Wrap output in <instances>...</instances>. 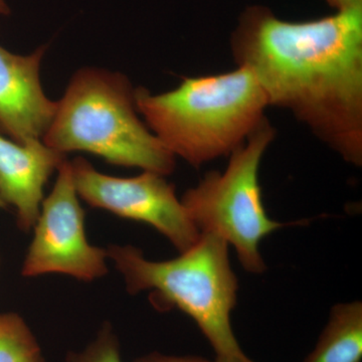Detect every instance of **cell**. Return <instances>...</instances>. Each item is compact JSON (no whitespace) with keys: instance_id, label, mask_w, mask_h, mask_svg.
<instances>
[{"instance_id":"obj_6","label":"cell","mask_w":362,"mask_h":362,"mask_svg":"<svg viewBox=\"0 0 362 362\" xmlns=\"http://www.w3.org/2000/svg\"><path fill=\"white\" fill-rule=\"evenodd\" d=\"M52 194L42 201L35 235L23 262L25 277L59 273L90 282L108 273L107 250L92 246L71 162L61 164Z\"/></svg>"},{"instance_id":"obj_1","label":"cell","mask_w":362,"mask_h":362,"mask_svg":"<svg viewBox=\"0 0 362 362\" xmlns=\"http://www.w3.org/2000/svg\"><path fill=\"white\" fill-rule=\"evenodd\" d=\"M230 49L269 106L289 111L343 160L361 165L362 6L301 23L247 7Z\"/></svg>"},{"instance_id":"obj_3","label":"cell","mask_w":362,"mask_h":362,"mask_svg":"<svg viewBox=\"0 0 362 362\" xmlns=\"http://www.w3.org/2000/svg\"><path fill=\"white\" fill-rule=\"evenodd\" d=\"M135 90L119 73L86 68L71 78L42 141L59 153L83 151L116 165L168 175L175 156L137 116Z\"/></svg>"},{"instance_id":"obj_14","label":"cell","mask_w":362,"mask_h":362,"mask_svg":"<svg viewBox=\"0 0 362 362\" xmlns=\"http://www.w3.org/2000/svg\"><path fill=\"white\" fill-rule=\"evenodd\" d=\"M330 6L337 11H347L354 7L362 6V0H326Z\"/></svg>"},{"instance_id":"obj_11","label":"cell","mask_w":362,"mask_h":362,"mask_svg":"<svg viewBox=\"0 0 362 362\" xmlns=\"http://www.w3.org/2000/svg\"><path fill=\"white\" fill-rule=\"evenodd\" d=\"M0 362H45L37 338L18 314H0Z\"/></svg>"},{"instance_id":"obj_5","label":"cell","mask_w":362,"mask_h":362,"mask_svg":"<svg viewBox=\"0 0 362 362\" xmlns=\"http://www.w3.org/2000/svg\"><path fill=\"white\" fill-rule=\"evenodd\" d=\"M275 135L266 117L230 154L223 173H207L181 199L199 233L218 235L233 245L243 267L252 274L266 270L259 243L285 226L269 218L259 183V164Z\"/></svg>"},{"instance_id":"obj_12","label":"cell","mask_w":362,"mask_h":362,"mask_svg":"<svg viewBox=\"0 0 362 362\" xmlns=\"http://www.w3.org/2000/svg\"><path fill=\"white\" fill-rule=\"evenodd\" d=\"M66 362H122L120 345L111 326L105 324L83 351L69 354Z\"/></svg>"},{"instance_id":"obj_15","label":"cell","mask_w":362,"mask_h":362,"mask_svg":"<svg viewBox=\"0 0 362 362\" xmlns=\"http://www.w3.org/2000/svg\"><path fill=\"white\" fill-rule=\"evenodd\" d=\"M11 13V9L7 6L6 0H0V14L2 16H8Z\"/></svg>"},{"instance_id":"obj_8","label":"cell","mask_w":362,"mask_h":362,"mask_svg":"<svg viewBox=\"0 0 362 362\" xmlns=\"http://www.w3.org/2000/svg\"><path fill=\"white\" fill-rule=\"evenodd\" d=\"M45 51L18 56L0 47V132L20 144L42 140L56 113L40 85Z\"/></svg>"},{"instance_id":"obj_10","label":"cell","mask_w":362,"mask_h":362,"mask_svg":"<svg viewBox=\"0 0 362 362\" xmlns=\"http://www.w3.org/2000/svg\"><path fill=\"white\" fill-rule=\"evenodd\" d=\"M362 304H338L331 310L315 349L304 362H361Z\"/></svg>"},{"instance_id":"obj_7","label":"cell","mask_w":362,"mask_h":362,"mask_svg":"<svg viewBox=\"0 0 362 362\" xmlns=\"http://www.w3.org/2000/svg\"><path fill=\"white\" fill-rule=\"evenodd\" d=\"M78 197L90 206L153 226L180 252L197 244L201 233L177 199L175 185L152 171L131 178L99 173L82 157L71 162Z\"/></svg>"},{"instance_id":"obj_17","label":"cell","mask_w":362,"mask_h":362,"mask_svg":"<svg viewBox=\"0 0 362 362\" xmlns=\"http://www.w3.org/2000/svg\"><path fill=\"white\" fill-rule=\"evenodd\" d=\"M7 206L6 204H4V202L1 201V199H0V209H6Z\"/></svg>"},{"instance_id":"obj_16","label":"cell","mask_w":362,"mask_h":362,"mask_svg":"<svg viewBox=\"0 0 362 362\" xmlns=\"http://www.w3.org/2000/svg\"><path fill=\"white\" fill-rule=\"evenodd\" d=\"M213 362H240L235 359L230 358V357L216 356V359Z\"/></svg>"},{"instance_id":"obj_13","label":"cell","mask_w":362,"mask_h":362,"mask_svg":"<svg viewBox=\"0 0 362 362\" xmlns=\"http://www.w3.org/2000/svg\"><path fill=\"white\" fill-rule=\"evenodd\" d=\"M135 362H211L199 356H176L153 352L147 356L139 357Z\"/></svg>"},{"instance_id":"obj_9","label":"cell","mask_w":362,"mask_h":362,"mask_svg":"<svg viewBox=\"0 0 362 362\" xmlns=\"http://www.w3.org/2000/svg\"><path fill=\"white\" fill-rule=\"evenodd\" d=\"M66 154L42 140L20 144L0 135V199L16 207L18 226L30 232L39 218L44 188Z\"/></svg>"},{"instance_id":"obj_2","label":"cell","mask_w":362,"mask_h":362,"mask_svg":"<svg viewBox=\"0 0 362 362\" xmlns=\"http://www.w3.org/2000/svg\"><path fill=\"white\" fill-rule=\"evenodd\" d=\"M135 104L163 146L195 168L230 156L263 122L269 107L258 78L244 66L183 78L163 94L138 88Z\"/></svg>"},{"instance_id":"obj_4","label":"cell","mask_w":362,"mask_h":362,"mask_svg":"<svg viewBox=\"0 0 362 362\" xmlns=\"http://www.w3.org/2000/svg\"><path fill=\"white\" fill-rule=\"evenodd\" d=\"M228 247L218 235L201 233L194 246L169 261H148L132 246L113 245L107 254L130 294L150 290L157 308L176 307L192 318L216 356L254 362L240 349L230 322L239 285Z\"/></svg>"}]
</instances>
